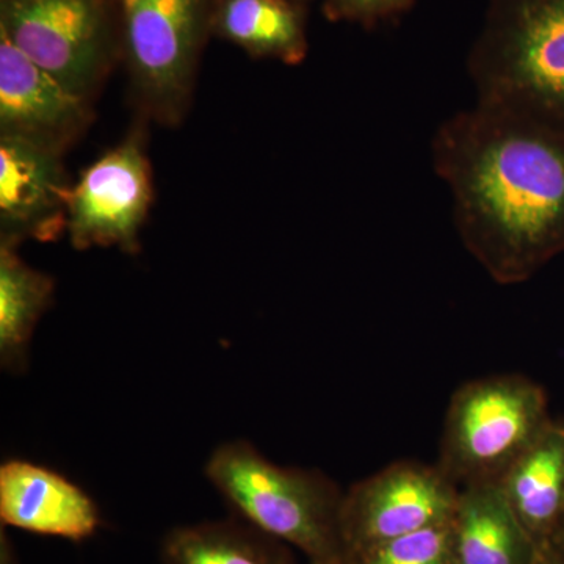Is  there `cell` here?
Instances as JSON below:
<instances>
[{
    "label": "cell",
    "mask_w": 564,
    "mask_h": 564,
    "mask_svg": "<svg viewBox=\"0 0 564 564\" xmlns=\"http://www.w3.org/2000/svg\"><path fill=\"white\" fill-rule=\"evenodd\" d=\"M432 162L466 250L499 284L564 254V126L475 101L434 132Z\"/></svg>",
    "instance_id": "cell-1"
},
{
    "label": "cell",
    "mask_w": 564,
    "mask_h": 564,
    "mask_svg": "<svg viewBox=\"0 0 564 564\" xmlns=\"http://www.w3.org/2000/svg\"><path fill=\"white\" fill-rule=\"evenodd\" d=\"M206 477L248 524L295 545L313 562L345 564L344 497L325 475L278 466L240 440L215 448Z\"/></svg>",
    "instance_id": "cell-2"
},
{
    "label": "cell",
    "mask_w": 564,
    "mask_h": 564,
    "mask_svg": "<svg viewBox=\"0 0 564 564\" xmlns=\"http://www.w3.org/2000/svg\"><path fill=\"white\" fill-rule=\"evenodd\" d=\"M466 66L477 101L564 126V0H486Z\"/></svg>",
    "instance_id": "cell-3"
},
{
    "label": "cell",
    "mask_w": 564,
    "mask_h": 564,
    "mask_svg": "<svg viewBox=\"0 0 564 564\" xmlns=\"http://www.w3.org/2000/svg\"><path fill=\"white\" fill-rule=\"evenodd\" d=\"M121 65L137 118L180 128L212 36V0H118Z\"/></svg>",
    "instance_id": "cell-4"
},
{
    "label": "cell",
    "mask_w": 564,
    "mask_h": 564,
    "mask_svg": "<svg viewBox=\"0 0 564 564\" xmlns=\"http://www.w3.org/2000/svg\"><path fill=\"white\" fill-rule=\"evenodd\" d=\"M552 421L547 393L522 375L469 381L448 404L437 466L459 489L497 484Z\"/></svg>",
    "instance_id": "cell-5"
},
{
    "label": "cell",
    "mask_w": 564,
    "mask_h": 564,
    "mask_svg": "<svg viewBox=\"0 0 564 564\" xmlns=\"http://www.w3.org/2000/svg\"><path fill=\"white\" fill-rule=\"evenodd\" d=\"M0 33L91 101L121 65L118 0H0Z\"/></svg>",
    "instance_id": "cell-6"
},
{
    "label": "cell",
    "mask_w": 564,
    "mask_h": 564,
    "mask_svg": "<svg viewBox=\"0 0 564 564\" xmlns=\"http://www.w3.org/2000/svg\"><path fill=\"white\" fill-rule=\"evenodd\" d=\"M148 122L135 118L128 135L91 163L70 188L69 242L76 250L140 252V234L154 203Z\"/></svg>",
    "instance_id": "cell-7"
},
{
    "label": "cell",
    "mask_w": 564,
    "mask_h": 564,
    "mask_svg": "<svg viewBox=\"0 0 564 564\" xmlns=\"http://www.w3.org/2000/svg\"><path fill=\"white\" fill-rule=\"evenodd\" d=\"M458 488L437 464L393 463L344 497L340 532L345 562L375 545L454 518Z\"/></svg>",
    "instance_id": "cell-8"
},
{
    "label": "cell",
    "mask_w": 564,
    "mask_h": 564,
    "mask_svg": "<svg viewBox=\"0 0 564 564\" xmlns=\"http://www.w3.org/2000/svg\"><path fill=\"white\" fill-rule=\"evenodd\" d=\"M93 104L0 33V137L65 155L91 128Z\"/></svg>",
    "instance_id": "cell-9"
},
{
    "label": "cell",
    "mask_w": 564,
    "mask_h": 564,
    "mask_svg": "<svg viewBox=\"0 0 564 564\" xmlns=\"http://www.w3.org/2000/svg\"><path fill=\"white\" fill-rule=\"evenodd\" d=\"M63 158L0 137V245L55 242L66 232L73 182Z\"/></svg>",
    "instance_id": "cell-10"
},
{
    "label": "cell",
    "mask_w": 564,
    "mask_h": 564,
    "mask_svg": "<svg viewBox=\"0 0 564 564\" xmlns=\"http://www.w3.org/2000/svg\"><path fill=\"white\" fill-rule=\"evenodd\" d=\"M0 519L25 532L84 541L98 532V505L47 467L10 459L0 467Z\"/></svg>",
    "instance_id": "cell-11"
},
{
    "label": "cell",
    "mask_w": 564,
    "mask_h": 564,
    "mask_svg": "<svg viewBox=\"0 0 564 564\" xmlns=\"http://www.w3.org/2000/svg\"><path fill=\"white\" fill-rule=\"evenodd\" d=\"M452 536L455 564H530L536 551L499 484L462 488Z\"/></svg>",
    "instance_id": "cell-12"
},
{
    "label": "cell",
    "mask_w": 564,
    "mask_h": 564,
    "mask_svg": "<svg viewBox=\"0 0 564 564\" xmlns=\"http://www.w3.org/2000/svg\"><path fill=\"white\" fill-rule=\"evenodd\" d=\"M307 11L293 0H212V36L252 58L296 66L310 52Z\"/></svg>",
    "instance_id": "cell-13"
},
{
    "label": "cell",
    "mask_w": 564,
    "mask_h": 564,
    "mask_svg": "<svg viewBox=\"0 0 564 564\" xmlns=\"http://www.w3.org/2000/svg\"><path fill=\"white\" fill-rule=\"evenodd\" d=\"M505 499L536 543L564 524V419L552 421L499 481Z\"/></svg>",
    "instance_id": "cell-14"
},
{
    "label": "cell",
    "mask_w": 564,
    "mask_h": 564,
    "mask_svg": "<svg viewBox=\"0 0 564 564\" xmlns=\"http://www.w3.org/2000/svg\"><path fill=\"white\" fill-rule=\"evenodd\" d=\"M55 282L21 258L18 248L0 245V364L24 372L36 325L54 302Z\"/></svg>",
    "instance_id": "cell-15"
},
{
    "label": "cell",
    "mask_w": 564,
    "mask_h": 564,
    "mask_svg": "<svg viewBox=\"0 0 564 564\" xmlns=\"http://www.w3.org/2000/svg\"><path fill=\"white\" fill-rule=\"evenodd\" d=\"M162 564H291L282 541L243 519L202 522L170 530Z\"/></svg>",
    "instance_id": "cell-16"
},
{
    "label": "cell",
    "mask_w": 564,
    "mask_h": 564,
    "mask_svg": "<svg viewBox=\"0 0 564 564\" xmlns=\"http://www.w3.org/2000/svg\"><path fill=\"white\" fill-rule=\"evenodd\" d=\"M345 564H455L452 519L375 545Z\"/></svg>",
    "instance_id": "cell-17"
},
{
    "label": "cell",
    "mask_w": 564,
    "mask_h": 564,
    "mask_svg": "<svg viewBox=\"0 0 564 564\" xmlns=\"http://www.w3.org/2000/svg\"><path fill=\"white\" fill-rule=\"evenodd\" d=\"M414 6L415 0H323L322 11L329 22H348L375 31L402 20Z\"/></svg>",
    "instance_id": "cell-18"
},
{
    "label": "cell",
    "mask_w": 564,
    "mask_h": 564,
    "mask_svg": "<svg viewBox=\"0 0 564 564\" xmlns=\"http://www.w3.org/2000/svg\"><path fill=\"white\" fill-rule=\"evenodd\" d=\"M2 564H18L14 560L9 541L6 540V533L2 532Z\"/></svg>",
    "instance_id": "cell-19"
},
{
    "label": "cell",
    "mask_w": 564,
    "mask_h": 564,
    "mask_svg": "<svg viewBox=\"0 0 564 564\" xmlns=\"http://www.w3.org/2000/svg\"><path fill=\"white\" fill-rule=\"evenodd\" d=\"M293 2H303V3H307V2H311V0H293Z\"/></svg>",
    "instance_id": "cell-20"
},
{
    "label": "cell",
    "mask_w": 564,
    "mask_h": 564,
    "mask_svg": "<svg viewBox=\"0 0 564 564\" xmlns=\"http://www.w3.org/2000/svg\"><path fill=\"white\" fill-rule=\"evenodd\" d=\"M313 564H332V563L313 562Z\"/></svg>",
    "instance_id": "cell-21"
},
{
    "label": "cell",
    "mask_w": 564,
    "mask_h": 564,
    "mask_svg": "<svg viewBox=\"0 0 564 564\" xmlns=\"http://www.w3.org/2000/svg\"><path fill=\"white\" fill-rule=\"evenodd\" d=\"M555 564H562V563H555Z\"/></svg>",
    "instance_id": "cell-22"
}]
</instances>
